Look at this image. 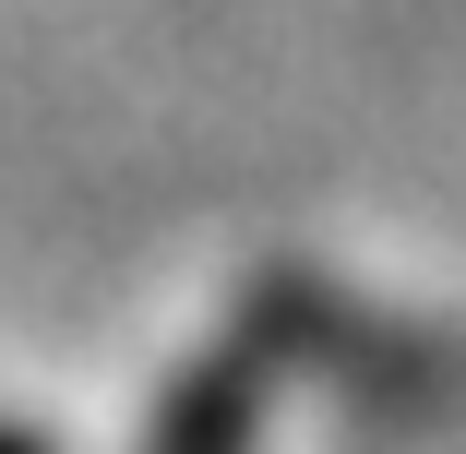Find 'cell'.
<instances>
[{"label": "cell", "instance_id": "cell-2", "mask_svg": "<svg viewBox=\"0 0 466 454\" xmlns=\"http://www.w3.org/2000/svg\"><path fill=\"white\" fill-rule=\"evenodd\" d=\"M0 454H60L48 430H25V419H0Z\"/></svg>", "mask_w": 466, "mask_h": 454}, {"label": "cell", "instance_id": "cell-1", "mask_svg": "<svg viewBox=\"0 0 466 454\" xmlns=\"http://www.w3.org/2000/svg\"><path fill=\"white\" fill-rule=\"evenodd\" d=\"M263 371L275 358L239 335L216 358H179V383L144 419V454H263Z\"/></svg>", "mask_w": 466, "mask_h": 454}]
</instances>
